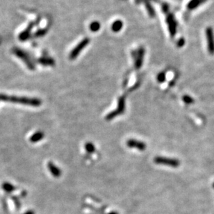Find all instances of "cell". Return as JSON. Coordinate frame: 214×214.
I'll use <instances>...</instances> for the list:
<instances>
[{
	"label": "cell",
	"mask_w": 214,
	"mask_h": 214,
	"mask_svg": "<svg viewBox=\"0 0 214 214\" xmlns=\"http://www.w3.org/2000/svg\"><path fill=\"white\" fill-rule=\"evenodd\" d=\"M0 100L9 102L11 103L20 104L31 107H39L42 104V101L38 98H31L27 97L8 96L5 94H0Z\"/></svg>",
	"instance_id": "1"
},
{
	"label": "cell",
	"mask_w": 214,
	"mask_h": 214,
	"mask_svg": "<svg viewBox=\"0 0 214 214\" xmlns=\"http://www.w3.org/2000/svg\"><path fill=\"white\" fill-rule=\"evenodd\" d=\"M13 52L17 57H18L20 59H21L23 62L25 63V65L27 66V67L29 70H35L34 64L33 62H32L30 57H29V55L27 53V52L17 48H13Z\"/></svg>",
	"instance_id": "2"
},
{
	"label": "cell",
	"mask_w": 214,
	"mask_h": 214,
	"mask_svg": "<svg viewBox=\"0 0 214 214\" xmlns=\"http://www.w3.org/2000/svg\"><path fill=\"white\" fill-rule=\"evenodd\" d=\"M125 99L124 97H121L118 100V108H116L115 111H112L110 113H108L106 117V119L107 121H111V120L113 119L118 116L121 115L122 113L125 112Z\"/></svg>",
	"instance_id": "3"
},
{
	"label": "cell",
	"mask_w": 214,
	"mask_h": 214,
	"mask_svg": "<svg viewBox=\"0 0 214 214\" xmlns=\"http://www.w3.org/2000/svg\"><path fill=\"white\" fill-rule=\"evenodd\" d=\"M154 161L157 164L172 167V168H177L180 165V162L178 160L175 159H169V158L166 157H157L154 158Z\"/></svg>",
	"instance_id": "4"
},
{
	"label": "cell",
	"mask_w": 214,
	"mask_h": 214,
	"mask_svg": "<svg viewBox=\"0 0 214 214\" xmlns=\"http://www.w3.org/2000/svg\"><path fill=\"white\" fill-rule=\"evenodd\" d=\"M206 36L208 43V50L210 54H214V34L212 28L208 27L206 29Z\"/></svg>",
	"instance_id": "5"
},
{
	"label": "cell",
	"mask_w": 214,
	"mask_h": 214,
	"mask_svg": "<svg viewBox=\"0 0 214 214\" xmlns=\"http://www.w3.org/2000/svg\"><path fill=\"white\" fill-rule=\"evenodd\" d=\"M89 39H84L82 40L81 42L79 44V45L76 47L74 49H73L71 53H70V59H72V60L75 59L77 56L80 54L82 49H83L84 48H86V46L88 45V43H89Z\"/></svg>",
	"instance_id": "6"
},
{
	"label": "cell",
	"mask_w": 214,
	"mask_h": 214,
	"mask_svg": "<svg viewBox=\"0 0 214 214\" xmlns=\"http://www.w3.org/2000/svg\"><path fill=\"white\" fill-rule=\"evenodd\" d=\"M127 145L129 148L137 149L140 151H143L146 149V145L144 143L134 139L128 140L127 142Z\"/></svg>",
	"instance_id": "7"
},
{
	"label": "cell",
	"mask_w": 214,
	"mask_h": 214,
	"mask_svg": "<svg viewBox=\"0 0 214 214\" xmlns=\"http://www.w3.org/2000/svg\"><path fill=\"white\" fill-rule=\"evenodd\" d=\"M167 23H168L169 31L172 37H174L176 34V29H177V22H176L175 17L172 15H169L167 17Z\"/></svg>",
	"instance_id": "8"
},
{
	"label": "cell",
	"mask_w": 214,
	"mask_h": 214,
	"mask_svg": "<svg viewBox=\"0 0 214 214\" xmlns=\"http://www.w3.org/2000/svg\"><path fill=\"white\" fill-rule=\"evenodd\" d=\"M48 167L49 172H51V174L53 175L54 177H59L61 175V170L58 168L57 166H56L52 162H49L48 163Z\"/></svg>",
	"instance_id": "9"
},
{
	"label": "cell",
	"mask_w": 214,
	"mask_h": 214,
	"mask_svg": "<svg viewBox=\"0 0 214 214\" xmlns=\"http://www.w3.org/2000/svg\"><path fill=\"white\" fill-rule=\"evenodd\" d=\"M44 136H45V134L42 131H37L35 134H34L30 138V141L31 143H37L40 141V140H42Z\"/></svg>",
	"instance_id": "10"
},
{
	"label": "cell",
	"mask_w": 214,
	"mask_h": 214,
	"mask_svg": "<svg viewBox=\"0 0 214 214\" xmlns=\"http://www.w3.org/2000/svg\"><path fill=\"white\" fill-rule=\"evenodd\" d=\"M204 2V0H191L190 1L189 4H187V8L189 10H193L195 8L199 7L202 2Z\"/></svg>",
	"instance_id": "11"
},
{
	"label": "cell",
	"mask_w": 214,
	"mask_h": 214,
	"mask_svg": "<svg viewBox=\"0 0 214 214\" xmlns=\"http://www.w3.org/2000/svg\"><path fill=\"white\" fill-rule=\"evenodd\" d=\"M30 31H31V27H27L25 29V31H23L22 32L20 33L19 35V39L23 42L26 40H27L29 37V35H30Z\"/></svg>",
	"instance_id": "12"
},
{
	"label": "cell",
	"mask_w": 214,
	"mask_h": 214,
	"mask_svg": "<svg viewBox=\"0 0 214 214\" xmlns=\"http://www.w3.org/2000/svg\"><path fill=\"white\" fill-rule=\"evenodd\" d=\"M39 62L40 64L47 66L54 65V61L50 58H40L39 59Z\"/></svg>",
	"instance_id": "13"
},
{
	"label": "cell",
	"mask_w": 214,
	"mask_h": 214,
	"mask_svg": "<svg viewBox=\"0 0 214 214\" xmlns=\"http://www.w3.org/2000/svg\"><path fill=\"white\" fill-rule=\"evenodd\" d=\"M2 189L7 193H13L16 190V187L9 182H4L2 184Z\"/></svg>",
	"instance_id": "14"
},
{
	"label": "cell",
	"mask_w": 214,
	"mask_h": 214,
	"mask_svg": "<svg viewBox=\"0 0 214 214\" xmlns=\"http://www.w3.org/2000/svg\"><path fill=\"white\" fill-rule=\"evenodd\" d=\"M143 55H144V51H143V49H141V50L139 52V56H138V58L136 59V68H140V67L142 66L143 60Z\"/></svg>",
	"instance_id": "15"
},
{
	"label": "cell",
	"mask_w": 214,
	"mask_h": 214,
	"mask_svg": "<svg viewBox=\"0 0 214 214\" xmlns=\"http://www.w3.org/2000/svg\"><path fill=\"white\" fill-rule=\"evenodd\" d=\"M122 27V23L121 21H116L112 25V30L113 31H119Z\"/></svg>",
	"instance_id": "16"
},
{
	"label": "cell",
	"mask_w": 214,
	"mask_h": 214,
	"mask_svg": "<svg viewBox=\"0 0 214 214\" xmlns=\"http://www.w3.org/2000/svg\"><path fill=\"white\" fill-rule=\"evenodd\" d=\"M85 148H86V151L89 152V153H93V152H94L95 150V145H94L92 143H87L86 145H85Z\"/></svg>",
	"instance_id": "17"
},
{
	"label": "cell",
	"mask_w": 214,
	"mask_h": 214,
	"mask_svg": "<svg viewBox=\"0 0 214 214\" xmlns=\"http://www.w3.org/2000/svg\"><path fill=\"white\" fill-rule=\"evenodd\" d=\"M100 28V25L98 22H94L90 25V29L92 31H98Z\"/></svg>",
	"instance_id": "18"
},
{
	"label": "cell",
	"mask_w": 214,
	"mask_h": 214,
	"mask_svg": "<svg viewBox=\"0 0 214 214\" xmlns=\"http://www.w3.org/2000/svg\"><path fill=\"white\" fill-rule=\"evenodd\" d=\"M182 99L186 104H193V102H194V99H193L191 97H190L189 95H184Z\"/></svg>",
	"instance_id": "19"
},
{
	"label": "cell",
	"mask_w": 214,
	"mask_h": 214,
	"mask_svg": "<svg viewBox=\"0 0 214 214\" xmlns=\"http://www.w3.org/2000/svg\"><path fill=\"white\" fill-rule=\"evenodd\" d=\"M157 80L159 83H163L166 80V74L164 72H161L157 76Z\"/></svg>",
	"instance_id": "20"
},
{
	"label": "cell",
	"mask_w": 214,
	"mask_h": 214,
	"mask_svg": "<svg viewBox=\"0 0 214 214\" xmlns=\"http://www.w3.org/2000/svg\"><path fill=\"white\" fill-rule=\"evenodd\" d=\"M179 41H180V40H179ZM184 44V40L183 39H181V40H180V42H179V46H180V47L182 46Z\"/></svg>",
	"instance_id": "21"
},
{
	"label": "cell",
	"mask_w": 214,
	"mask_h": 214,
	"mask_svg": "<svg viewBox=\"0 0 214 214\" xmlns=\"http://www.w3.org/2000/svg\"><path fill=\"white\" fill-rule=\"evenodd\" d=\"M25 214H34V212H31V211H29L27 213H25Z\"/></svg>",
	"instance_id": "22"
}]
</instances>
